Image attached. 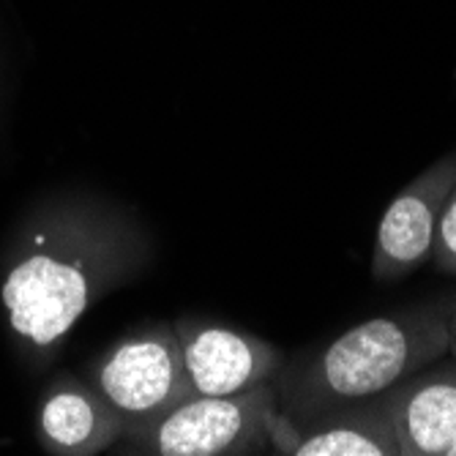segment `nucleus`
<instances>
[{"label": "nucleus", "instance_id": "obj_5", "mask_svg": "<svg viewBox=\"0 0 456 456\" xmlns=\"http://www.w3.org/2000/svg\"><path fill=\"white\" fill-rule=\"evenodd\" d=\"M456 183V148L432 161L391 202L378 224L369 271L380 284H394L432 260L435 230L448 191Z\"/></svg>", "mask_w": 456, "mask_h": 456}, {"label": "nucleus", "instance_id": "obj_9", "mask_svg": "<svg viewBox=\"0 0 456 456\" xmlns=\"http://www.w3.org/2000/svg\"><path fill=\"white\" fill-rule=\"evenodd\" d=\"M126 419L88 383L61 375L41 394L36 410V437L53 456H96L115 448Z\"/></svg>", "mask_w": 456, "mask_h": 456}, {"label": "nucleus", "instance_id": "obj_1", "mask_svg": "<svg viewBox=\"0 0 456 456\" xmlns=\"http://www.w3.org/2000/svg\"><path fill=\"white\" fill-rule=\"evenodd\" d=\"M148 257L142 230L107 205H63L38 216L0 284L12 334L38 353L58 347L82 314L132 281Z\"/></svg>", "mask_w": 456, "mask_h": 456}, {"label": "nucleus", "instance_id": "obj_8", "mask_svg": "<svg viewBox=\"0 0 456 456\" xmlns=\"http://www.w3.org/2000/svg\"><path fill=\"white\" fill-rule=\"evenodd\" d=\"M399 456H443L456 440V358L443 355L380 394Z\"/></svg>", "mask_w": 456, "mask_h": 456}, {"label": "nucleus", "instance_id": "obj_12", "mask_svg": "<svg viewBox=\"0 0 456 456\" xmlns=\"http://www.w3.org/2000/svg\"><path fill=\"white\" fill-rule=\"evenodd\" d=\"M443 456H456V440L445 448V453H443Z\"/></svg>", "mask_w": 456, "mask_h": 456}, {"label": "nucleus", "instance_id": "obj_6", "mask_svg": "<svg viewBox=\"0 0 456 456\" xmlns=\"http://www.w3.org/2000/svg\"><path fill=\"white\" fill-rule=\"evenodd\" d=\"M173 325L189 383L200 396H230L273 383L284 363L279 347L248 330H235L189 314L178 317Z\"/></svg>", "mask_w": 456, "mask_h": 456}, {"label": "nucleus", "instance_id": "obj_11", "mask_svg": "<svg viewBox=\"0 0 456 456\" xmlns=\"http://www.w3.org/2000/svg\"><path fill=\"white\" fill-rule=\"evenodd\" d=\"M448 355L456 358V296L448 304Z\"/></svg>", "mask_w": 456, "mask_h": 456}, {"label": "nucleus", "instance_id": "obj_2", "mask_svg": "<svg viewBox=\"0 0 456 456\" xmlns=\"http://www.w3.org/2000/svg\"><path fill=\"white\" fill-rule=\"evenodd\" d=\"M451 298L410 304L369 317L320 353L281 363L276 404L289 421H306L325 410L380 396L404 378L448 355Z\"/></svg>", "mask_w": 456, "mask_h": 456}, {"label": "nucleus", "instance_id": "obj_7", "mask_svg": "<svg viewBox=\"0 0 456 456\" xmlns=\"http://www.w3.org/2000/svg\"><path fill=\"white\" fill-rule=\"evenodd\" d=\"M271 451L281 456H399V443L380 396L289 421L276 407L268 419Z\"/></svg>", "mask_w": 456, "mask_h": 456}, {"label": "nucleus", "instance_id": "obj_10", "mask_svg": "<svg viewBox=\"0 0 456 456\" xmlns=\"http://www.w3.org/2000/svg\"><path fill=\"white\" fill-rule=\"evenodd\" d=\"M437 273L456 279V183L445 197V205L437 219L435 230V246H432V260Z\"/></svg>", "mask_w": 456, "mask_h": 456}, {"label": "nucleus", "instance_id": "obj_4", "mask_svg": "<svg viewBox=\"0 0 456 456\" xmlns=\"http://www.w3.org/2000/svg\"><path fill=\"white\" fill-rule=\"evenodd\" d=\"M126 424L153 419L194 396L173 322H156L120 337L94 363L88 380Z\"/></svg>", "mask_w": 456, "mask_h": 456}, {"label": "nucleus", "instance_id": "obj_3", "mask_svg": "<svg viewBox=\"0 0 456 456\" xmlns=\"http://www.w3.org/2000/svg\"><path fill=\"white\" fill-rule=\"evenodd\" d=\"M276 386L263 383L230 396H189L153 419L132 421L115 448L148 456H243L271 451L268 419Z\"/></svg>", "mask_w": 456, "mask_h": 456}]
</instances>
